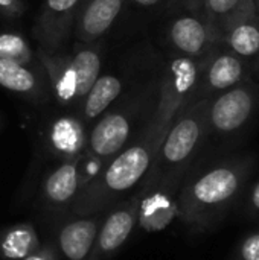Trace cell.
<instances>
[{"mask_svg":"<svg viewBox=\"0 0 259 260\" xmlns=\"http://www.w3.org/2000/svg\"><path fill=\"white\" fill-rule=\"evenodd\" d=\"M0 85L15 93H31L37 87V78L26 66L0 58Z\"/></svg>","mask_w":259,"mask_h":260,"instance_id":"cell-17","label":"cell"},{"mask_svg":"<svg viewBox=\"0 0 259 260\" xmlns=\"http://www.w3.org/2000/svg\"><path fill=\"white\" fill-rule=\"evenodd\" d=\"M241 260H259V233H253L244 239L240 248Z\"/></svg>","mask_w":259,"mask_h":260,"instance_id":"cell-23","label":"cell"},{"mask_svg":"<svg viewBox=\"0 0 259 260\" xmlns=\"http://www.w3.org/2000/svg\"><path fill=\"white\" fill-rule=\"evenodd\" d=\"M255 8H256V17H258V21H259V0H255ZM256 81H259V73H258Z\"/></svg>","mask_w":259,"mask_h":260,"instance_id":"cell-28","label":"cell"},{"mask_svg":"<svg viewBox=\"0 0 259 260\" xmlns=\"http://www.w3.org/2000/svg\"><path fill=\"white\" fill-rule=\"evenodd\" d=\"M41 62L47 69L50 78L55 82V88L58 96L63 101H69L76 96V81H75V72L72 67V58L61 56L55 58L50 53H46L44 50H40Z\"/></svg>","mask_w":259,"mask_h":260,"instance_id":"cell-14","label":"cell"},{"mask_svg":"<svg viewBox=\"0 0 259 260\" xmlns=\"http://www.w3.org/2000/svg\"><path fill=\"white\" fill-rule=\"evenodd\" d=\"M209 102L211 99H202L195 102L192 110L169 131L163 146V154L168 161L180 163L191 155L202 137L205 123H208Z\"/></svg>","mask_w":259,"mask_h":260,"instance_id":"cell-7","label":"cell"},{"mask_svg":"<svg viewBox=\"0 0 259 260\" xmlns=\"http://www.w3.org/2000/svg\"><path fill=\"white\" fill-rule=\"evenodd\" d=\"M27 260H43V259H40V257H29Z\"/></svg>","mask_w":259,"mask_h":260,"instance_id":"cell-29","label":"cell"},{"mask_svg":"<svg viewBox=\"0 0 259 260\" xmlns=\"http://www.w3.org/2000/svg\"><path fill=\"white\" fill-rule=\"evenodd\" d=\"M148 163L150 158L143 148H131L125 151L107 171V184L114 190L131 187L143 175Z\"/></svg>","mask_w":259,"mask_h":260,"instance_id":"cell-10","label":"cell"},{"mask_svg":"<svg viewBox=\"0 0 259 260\" xmlns=\"http://www.w3.org/2000/svg\"><path fill=\"white\" fill-rule=\"evenodd\" d=\"M122 82L119 78L113 75H102L98 78V81L93 84L90 91L85 94V104H84V113L87 117H96L99 116L121 93Z\"/></svg>","mask_w":259,"mask_h":260,"instance_id":"cell-16","label":"cell"},{"mask_svg":"<svg viewBox=\"0 0 259 260\" xmlns=\"http://www.w3.org/2000/svg\"><path fill=\"white\" fill-rule=\"evenodd\" d=\"M101 56L93 49H79L72 56V67L76 81V98L85 96L99 78Z\"/></svg>","mask_w":259,"mask_h":260,"instance_id":"cell-15","label":"cell"},{"mask_svg":"<svg viewBox=\"0 0 259 260\" xmlns=\"http://www.w3.org/2000/svg\"><path fill=\"white\" fill-rule=\"evenodd\" d=\"M82 0H46L34 27L41 50L53 53L73 29L75 17Z\"/></svg>","mask_w":259,"mask_h":260,"instance_id":"cell-4","label":"cell"},{"mask_svg":"<svg viewBox=\"0 0 259 260\" xmlns=\"http://www.w3.org/2000/svg\"><path fill=\"white\" fill-rule=\"evenodd\" d=\"M47 193L55 201L69 200L76 190V171L73 166L66 165L60 168L50 178L47 180Z\"/></svg>","mask_w":259,"mask_h":260,"instance_id":"cell-20","label":"cell"},{"mask_svg":"<svg viewBox=\"0 0 259 260\" xmlns=\"http://www.w3.org/2000/svg\"><path fill=\"white\" fill-rule=\"evenodd\" d=\"M252 169V160L235 158L202 175L191 187V203L195 215H218L240 198Z\"/></svg>","mask_w":259,"mask_h":260,"instance_id":"cell-1","label":"cell"},{"mask_svg":"<svg viewBox=\"0 0 259 260\" xmlns=\"http://www.w3.org/2000/svg\"><path fill=\"white\" fill-rule=\"evenodd\" d=\"M124 3L125 0H82L73 23L76 40L92 43L101 38L114 23Z\"/></svg>","mask_w":259,"mask_h":260,"instance_id":"cell-9","label":"cell"},{"mask_svg":"<svg viewBox=\"0 0 259 260\" xmlns=\"http://www.w3.org/2000/svg\"><path fill=\"white\" fill-rule=\"evenodd\" d=\"M169 40L182 56L203 59L221 40L212 27L197 14H186L176 18L169 27Z\"/></svg>","mask_w":259,"mask_h":260,"instance_id":"cell-5","label":"cell"},{"mask_svg":"<svg viewBox=\"0 0 259 260\" xmlns=\"http://www.w3.org/2000/svg\"><path fill=\"white\" fill-rule=\"evenodd\" d=\"M252 2L255 0H202L198 15L221 40L227 24Z\"/></svg>","mask_w":259,"mask_h":260,"instance_id":"cell-12","label":"cell"},{"mask_svg":"<svg viewBox=\"0 0 259 260\" xmlns=\"http://www.w3.org/2000/svg\"><path fill=\"white\" fill-rule=\"evenodd\" d=\"M23 2L21 0H0V15L8 18H17L23 14Z\"/></svg>","mask_w":259,"mask_h":260,"instance_id":"cell-24","label":"cell"},{"mask_svg":"<svg viewBox=\"0 0 259 260\" xmlns=\"http://www.w3.org/2000/svg\"><path fill=\"white\" fill-rule=\"evenodd\" d=\"M250 204L255 210L259 212V181L253 186V190H252V195H250Z\"/></svg>","mask_w":259,"mask_h":260,"instance_id":"cell-26","label":"cell"},{"mask_svg":"<svg viewBox=\"0 0 259 260\" xmlns=\"http://www.w3.org/2000/svg\"><path fill=\"white\" fill-rule=\"evenodd\" d=\"M128 122L121 114L105 116L92 133V148L99 155L114 154L122 148L128 137Z\"/></svg>","mask_w":259,"mask_h":260,"instance_id":"cell-11","label":"cell"},{"mask_svg":"<svg viewBox=\"0 0 259 260\" xmlns=\"http://www.w3.org/2000/svg\"><path fill=\"white\" fill-rule=\"evenodd\" d=\"M250 79H253L252 67L221 43L203 58L200 79L192 94L194 102L212 99Z\"/></svg>","mask_w":259,"mask_h":260,"instance_id":"cell-2","label":"cell"},{"mask_svg":"<svg viewBox=\"0 0 259 260\" xmlns=\"http://www.w3.org/2000/svg\"><path fill=\"white\" fill-rule=\"evenodd\" d=\"M96 227L90 221H78L67 225L61 233V248L72 260L84 259L92 247Z\"/></svg>","mask_w":259,"mask_h":260,"instance_id":"cell-13","label":"cell"},{"mask_svg":"<svg viewBox=\"0 0 259 260\" xmlns=\"http://www.w3.org/2000/svg\"><path fill=\"white\" fill-rule=\"evenodd\" d=\"M221 43L252 67L253 79L256 81L259 73V21L255 2L249 3L227 24Z\"/></svg>","mask_w":259,"mask_h":260,"instance_id":"cell-6","label":"cell"},{"mask_svg":"<svg viewBox=\"0 0 259 260\" xmlns=\"http://www.w3.org/2000/svg\"><path fill=\"white\" fill-rule=\"evenodd\" d=\"M133 5H137V6H142V8H153L159 3H162L163 0H130Z\"/></svg>","mask_w":259,"mask_h":260,"instance_id":"cell-27","label":"cell"},{"mask_svg":"<svg viewBox=\"0 0 259 260\" xmlns=\"http://www.w3.org/2000/svg\"><path fill=\"white\" fill-rule=\"evenodd\" d=\"M53 145L64 152H75L82 143V131L78 122L72 119H61L52 129Z\"/></svg>","mask_w":259,"mask_h":260,"instance_id":"cell-19","label":"cell"},{"mask_svg":"<svg viewBox=\"0 0 259 260\" xmlns=\"http://www.w3.org/2000/svg\"><path fill=\"white\" fill-rule=\"evenodd\" d=\"M133 227V219L127 212L111 215L101 233V247L104 250H114L124 244Z\"/></svg>","mask_w":259,"mask_h":260,"instance_id":"cell-18","label":"cell"},{"mask_svg":"<svg viewBox=\"0 0 259 260\" xmlns=\"http://www.w3.org/2000/svg\"><path fill=\"white\" fill-rule=\"evenodd\" d=\"M259 104V82L250 79L212 98L208 123L221 134L240 131L253 116Z\"/></svg>","mask_w":259,"mask_h":260,"instance_id":"cell-3","label":"cell"},{"mask_svg":"<svg viewBox=\"0 0 259 260\" xmlns=\"http://www.w3.org/2000/svg\"><path fill=\"white\" fill-rule=\"evenodd\" d=\"M29 244L31 235L24 230H17L6 238L3 244V251L8 257H23L29 250Z\"/></svg>","mask_w":259,"mask_h":260,"instance_id":"cell-22","label":"cell"},{"mask_svg":"<svg viewBox=\"0 0 259 260\" xmlns=\"http://www.w3.org/2000/svg\"><path fill=\"white\" fill-rule=\"evenodd\" d=\"M0 58L26 66L32 61V50L21 35L0 34Z\"/></svg>","mask_w":259,"mask_h":260,"instance_id":"cell-21","label":"cell"},{"mask_svg":"<svg viewBox=\"0 0 259 260\" xmlns=\"http://www.w3.org/2000/svg\"><path fill=\"white\" fill-rule=\"evenodd\" d=\"M203 59H194L188 56H176L165 73L163 81V99L169 113L176 111L182 104L192 98L200 73H202Z\"/></svg>","mask_w":259,"mask_h":260,"instance_id":"cell-8","label":"cell"},{"mask_svg":"<svg viewBox=\"0 0 259 260\" xmlns=\"http://www.w3.org/2000/svg\"><path fill=\"white\" fill-rule=\"evenodd\" d=\"M200 3H202V0H183L185 8H186L189 12L197 14V15H198V11H200Z\"/></svg>","mask_w":259,"mask_h":260,"instance_id":"cell-25","label":"cell"}]
</instances>
